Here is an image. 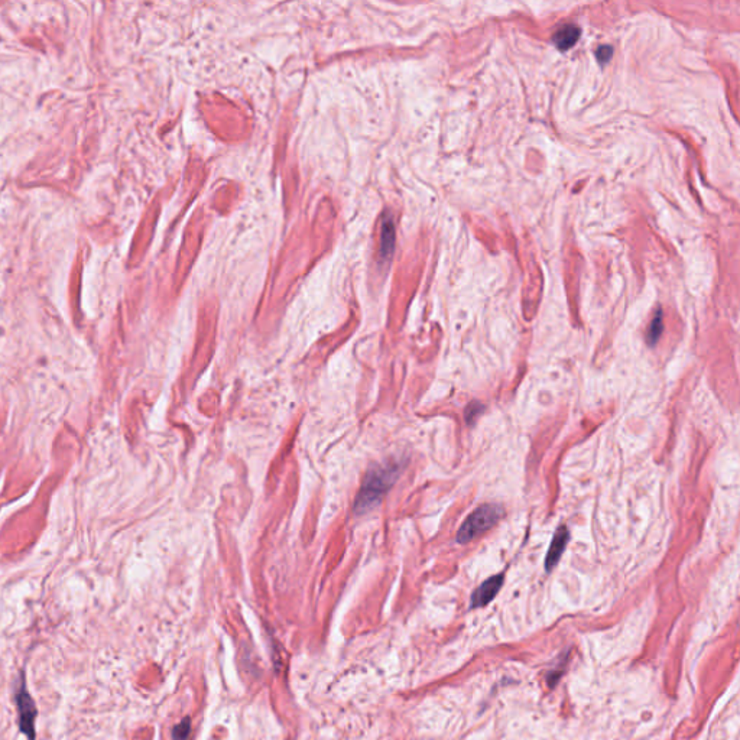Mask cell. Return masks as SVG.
Returning a JSON list of instances; mask_svg holds the SVG:
<instances>
[{"label":"cell","instance_id":"6da1fadb","mask_svg":"<svg viewBox=\"0 0 740 740\" xmlns=\"http://www.w3.org/2000/svg\"><path fill=\"white\" fill-rule=\"evenodd\" d=\"M400 470H402V464L398 461L388 463L385 466H377L369 470L365 476L361 491H358L356 496L354 512L361 515L373 509V507L382 500L385 493L392 488Z\"/></svg>","mask_w":740,"mask_h":740},{"label":"cell","instance_id":"7a4b0ae2","mask_svg":"<svg viewBox=\"0 0 740 740\" xmlns=\"http://www.w3.org/2000/svg\"><path fill=\"white\" fill-rule=\"evenodd\" d=\"M503 514V507L495 503H486L479 506L477 509L472 512L469 518L463 522L457 532V542H470L483 532L489 531L493 525H496L502 519Z\"/></svg>","mask_w":740,"mask_h":740},{"label":"cell","instance_id":"3957f363","mask_svg":"<svg viewBox=\"0 0 740 740\" xmlns=\"http://www.w3.org/2000/svg\"><path fill=\"white\" fill-rule=\"evenodd\" d=\"M15 700H16L17 713H19V727H20V732H22L29 740H35L36 739L35 720H36L38 711H36L35 702L32 700L31 694L28 692L24 675H20V681H19V685L16 688Z\"/></svg>","mask_w":740,"mask_h":740},{"label":"cell","instance_id":"277c9868","mask_svg":"<svg viewBox=\"0 0 740 740\" xmlns=\"http://www.w3.org/2000/svg\"><path fill=\"white\" fill-rule=\"evenodd\" d=\"M502 584H503V576L502 574L493 576L489 580L483 581L473 591L472 603H470L472 607L477 609V607H483L486 604H489L496 597V595L499 593V590L502 588Z\"/></svg>","mask_w":740,"mask_h":740},{"label":"cell","instance_id":"5b68a950","mask_svg":"<svg viewBox=\"0 0 740 740\" xmlns=\"http://www.w3.org/2000/svg\"><path fill=\"white\" fill-rule=\"evenodd\" d=\"M568 539H569L568 528L561 525L557 530V532L554 534L553 542H551V545H549V549H548V554H546V558H545L546 572H551V569L558 564L561 556L564 554V549H565V546L568 544Z\"/></svg>","mask_w":740,"mask_h":740},{"label":"cell","instance_id":"8992f818","mask_svg":"<svg viewBox=\"0 0 740 740\" xmlns=\"http://www.w3.org/2000/svg\"><path fill=\"white\" fill-rule=\"evenodd\" d=\"M395 247V224L391 217H386L382 222V227H380V245H379V255L380 258L388 259Z\"/></svg>","mask_w":740,"mask_h":740},{"label":"cell","instance_id":"52a82bcc","mask_svg":"<svg viewBox=\"0 0 740 740\" xmlns=\"http://www.w3.org/2000/svg\"><path fill=\"white\" fill-rule=\"evenodd\" d=\"M580 32H581L580 28L576 25H572V24L564 25L554 34L553 41L558 50L567 51L576 45V42L580 38Z\"/></svg>","mask_w":740,"mask_h":740},{"label":"cell","instance_id":"ba28073f","mask_svg":"<svg viewBox=\"0 0 740 740\" xmlns=\"http://www.w3.org/2000/svg\"><path fill=\"white\" fill-rule=\"evenodd\" d=\"M662 330H664L662 311L658 310L657 314H655V317L652 319V321L649 324V328H648V333H646V342H648L649 346L657 344V342L660 340V337L662 334Z\"/></svg>","mask_w":740,"mask_h":740},{"label":"cell","instance_id":"9c48e42d","mask_svg":"<svg viewBox=\"0 0 740 740\" xmlns=\"http://www.w3.org/2000/svg\"><path fill=\"white\" fill-rule=\"evenodd\" d=\"M189 733H191V722H189V718L187 717L180 725L174 727L173 737L174 740H188Z\"/></svg>","mask_w":740,"mask_h":740},{"label":"cell","instance_id":"30bf717a","mask_svg":"<svg viewBox=\"0 0 740 740\" xmlns=\"http://www.w3.org/2000/svg\"><path fill=\"white\" fill-rule=\"evenodd\" d=\"M483 411H484V405L481 402H477V400H473V402L466 408L467 424H473V422L483 414Z\"/></svg>","mask_w":740,"mask_h":740},{"label":"cell","instance_id":"8fae6325","mask_svg":"<svg viewBox=\"0 0 740 740\" xmlns=\"http://www.w3.org/2000/svg\"><path fill=\"white\" fill-rule=\"evenodd\" d=\"M613 54V48L610 45H603V47H599L597 51H596V55H597V59L602 62V64H606V62H609L610 57Z\"/></svg>","mask_w":740,"mask_h":740}]
</instances>
